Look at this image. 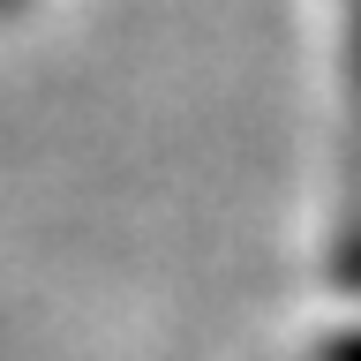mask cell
Returning <instances> with one entry per match:
<instances>
[{"label": "cell", "mask_w": 361, "mask_h": 361, "mask_svg": "<svg viewBox=\"0 0 361 361\" xmlns=\"http://www.w3.org/2000/svg\"><path fill=\"white\" fill-rule=\"evenodd\" d=\"M0 8H16V0H0Z\"/></svg>", "instance_id": "1"}]
</instances>
